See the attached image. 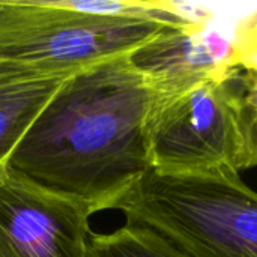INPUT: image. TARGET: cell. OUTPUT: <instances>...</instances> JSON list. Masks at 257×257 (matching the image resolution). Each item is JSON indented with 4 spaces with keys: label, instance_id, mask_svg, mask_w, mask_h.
I'll return each mask as SVG.
<instances>
[{
    "label": "cell",
    "instance_id": "6",
    "mask_svg": "<svg viewBox=\"0 0 257 257\" xmlns=\"http://www.w3.org/2000/svg\"><path fill=\"white\" fill-rule=\"evenodd\" d=\"M157 95L175 93L209 78H229L241 59V48L203 23L166 27L130 54Z\"/></svg>",
    "mask_w": 257,
    "mask_h": 257
},
{
    "label": "cell",
    "instance_id": "3",
    "mask_svg": "<svg viewBox=\"0 0 257 257\" xmlns=\"http://www.w3.org/2000/svg\"><path fill=\"white\" fill-rule=\"evenodd\" d=\"M166 27L172 26L75 11L60 0H0V63L71 77L134 53Z\"/></svg>",
    "mask_w": 257,
    "mask_h": 257
},
{
    "label": "cell",
    "instance_id": "8",
    "mask_svg": "<svg viewBox=\"0 0 257 257\" xmlns=\"http://www.w3.org/2000/svg\"><path fill=\"white\" fill-rule=\"evenodd\" d=\"M229 89L238 133L235 169L239 172L257 167V51L241 48V59L229 78Z\"/></svg>",
    "mask_w": 257,
    "mask_h": 257
},
{
    "label": "cell",
    "instance_id": "2",
    "mask_svg": "<svg viewBox=\"0 0 257 257\" xmlns=\"http://www.w3.org/2000/svg\"><path fill=\"white\" fill-rule=\"evenodd\" d=\"M114 209L185 256L257 257V193L230 166L194 175L149 170Z\"/></svg>",
    "mask_w": 257,
    "mask_h": 257
},
{
    "label": "cell",
    "instance_id": "9",
    "mask_svg": "<svg viewBox=\"0 0 257 257\" xmlns=\"http://www.w3.org/2000/svg\"><path fill=\"white\" fill-rule=\"evenodd\" d=\"M89 257H188L151 230L125 224L111 233H92Z\"/></svg>",
    "mask_w": 257,
    "mask_h": 257
},
{
    "label": "cell",
    "instance_id": "1",
    "mask_svg": "<svg viewBox=\"0 0 257 257\" xmlns=\"http://www.w3.org/2000/svg\"><path fill=\"white\" fill-rule=\"evenodd\" d=\"M154 98L130 54L93 63L63 81L6 169L89 215L114 209L151 170L146 117Z\"/></svg>",
    "mask_w": 257,
    "mask_h": 257
},
{
    "label": "cell",
    "instance_id": "4",
    "mask_svg": "<svg viewBox=\"0 0 257 257\" xmlns=\"http://www.w3.org/2000/svg\"><path fill=\"white\" fill-rule=\"evenodd\" d=\"M229 78H209L181 92L155 93L146 117L151 170L194 175L224 166L235 169L238 133Z\"/></svg>",
    "mask_w": 257,
    "mask_h": 257
},
{
    "label": "cell",
    "instance_id": "7",
    "mask_svg": "<svg viewBox=\"0 0 257 257\" xmlns=\"http://www.w3.org/2000/svg\"><path fill=\"white\" fill-rule=\"evenodd\" d=\"M68 77L0 63V172L30 123Z\"/></svg>",
    "mask_w": 257,
    "mask_h": 257
},
{
    "label": "cell",
    "instance_id": "10",
    "mask_svg": "<svg viewBox=\"0 0 257 257\" xmlns=\"http://www.w3.org/2000/svg\"><path fill=\"white\" fill-rule=\"evenodd\" d=\"M236 42L242 50L257 51V11L239 24Z\"/></svg>",
    "mask_w": 257,
    "mask_h": 257
},
{
    "label": "cell",
    "instance_id": "5",
    "mask_svg": "<svg viewBox=\"0 0 257 257\" xmlns=\"http://www.w3.org/2000/svg\"><path fill=\"white\" fill-rule=\"evenodd\" d=\"M89 217L77 203L0 172V257H89Z\"/></svg>",
    "mask_w": 257,
    "mask_h": 257
}]
</instances>
